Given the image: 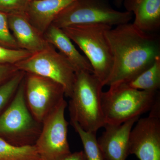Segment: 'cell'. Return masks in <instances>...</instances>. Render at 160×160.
<instances>
[{
	"label": "cell",
	"mask_w": 160,
	"mask_h": 160,
	"mask_svg": "<svg viewBox=\"0 0 160 160\" xmlns=\"http://www.w3.org/2000/svg\"><path fill=\"white\" fill-rule=\"evenodd\" d=\"M112 66L106 86L129 82L149 68L160 56L158 37L144 32L132 23L122 24L107 32Z\"/></svg>",
	"instance_id": "cell-1"
},
{
	"label": "cell",
	"mask_w": 160,
	"mask_h": 160,
	"mask_svg": "<svg viewBox=\"0 0 160 160\" xmlns=\"http://www.w3.org/2000/svg\"><path fill=\"white\" fill-rule=\"evenodd\" d=\"M103 87L93 73L76 72L69 103L70 122H76L85 131L94 133L104 127L102 106Z\"/></svg>",
	"instance_id": "cell-2"
},
{
	"label": "cell",
	"mask_w": 160,
	"mask_h": 160,
	"mask_svg": "<svg viewBox=\"0 0 160 160\" xmlns=\"http://www.w3.org/2000/svg\"><path fill=\"white\" fill-rule=\"evenodd\" d=\"M112 27L100 24L68 26L62 29L81 49L90 63L93 74L103 86L110 75L112 56L107 32Z\"/></svg>",
	"instance_id": "cell-3"
},
{
	"label": "cell",
	"mask_w": 160,
	"mask_h": 160,
	"mask_svg": "<svg viewBox=\"0 0 160 160\" xmlns=\"http://www.w3.org/2000/svg\"><path fill=\"white\" fill-rule=\"evenodd\" d=\"M109 87L102 95L105 124L121 125L140 117L150 111L158 97L157 92L137 90L123 84Z\"/></svg>",
	"instance_id": "cell-4"
},
{
	"label": "cell",
	"mask_w": 160,
	"mask_h": 160,
	"mask_svg": "<svg viewBox=\"0 0 160 160\" xmlns=\"http://www.w3.org/2000/svg\"><path fill=\"white\" fill-rule=\"evenodd\" d=\"M25 78L0 115V137L17 146L34 145L42 129V123L34 118L27 106Z\"/></svg>",
	"instance_id": "cell-5"
},
{
	"label": "cell",
	"mask_w": 160,
	"mask_h": 160,
	"mask_svg": "<svg viewBox=\"0 0 160 160\" xmlns=\"http://www.w3.org/2000/svg\"><path fill=\"white\" fill-rule=\"evenodd\" d=\"M132 16L129 12L113 9L110 0H76L58 16L52 25L61 29L87 24L112 27L129 23Z\"/></svg>",
	"instance_id": "cell-6"
},
{
	"label": "cell",
	"mask_w": 160,
	"mask_h": 160,
	"mask_svg": "<svg viewBox=\"0 0 160 160\" xmlns=\"http://www.w3.org/2000/svg\"><path fill=\"white\" fill-rule=\"evenodd\" d=\"M19 71L49 78L62 86L65 96L70 98L75 78V71L66 58L48 44L42 51L15 64Z\"/></svg>",
	"instance_id": "cell-7"
},
{
	"label": "cell",
	"mask_w": 160,
	"mask_h": 160,
	"mask_svg": "<svg viewBox=\"0 0 160 160\" xmlns=\"http://www.w3.org/2000/svg\"><path fill=\"white\" fill-rule=\"evenodd\" d=\"M67 106L62 100L42 123L34 144L41 160H63L71 153L67 138L69 123L65 115Z\"/></svg>",
	"instance_id": "cell-8"
},
{
	"label": "cell",
	"mask_w": 160,
	"mask_h": 160,
	"mask_svg": "<svg viewBox=\"0 0 160 160\" xmlns=\"http://www.w3.org/2000/svg\"><path fill=\"white\" fill-rule=\"evenodd\" d=\"M25 97L27 106L33 117L42 123L65 96L62 86L41 76L26 73Z\"/></svg>",
	"instance_id": "cell-9"
},
{
	"label": "cell",
	"mask_w": 160,
	"mask_h": 160,
	"mask_svg": "<svg viewBox=\"0 0 160 160\" xmlns=\"http://www.w3.org/2000/svg\"><path fill=\"white\" fill-rule=\"evenodd\" d=\"M129 139V154L139 160H160V100L157 99L148 117L139 118Z\"/></svg>",
	"instance_id": "cell-10"
},
{
	"label": "cell",
	"mask_w": 160,
	"mask_h": 160,
	"mask_svg": "<svg viewBox=\"0 0 160 160\" xmlns=\"http://www.w3.org/2000/svg\"><path fill=\"white\" fill-rule=\"evenodd\" d=\"M140 117L118 125L105 124V130L97 139L104 160H126L129 154V139L132 127Z\"/></svg>",
	"instance_id": "cell-11"
},
{
	"label": "cell",
	"mask_w": 160,
	"mask_h": 160,
	"mask_svg": "<svg viewBox=\"0 0 160 160\" xmlns=\"http://www.w3.org/2000/svg\"><path fill=\"white\" fill-rule=\"evenodd\" d=\"M7 15L9 29L12 32L20 49L33 54L48 46L49 43L32 25L25 13Z\"/></svg>",
	"instance_id": "cell-12"
},
{
	"label": "cell",
	"mask_w": 160,
	"mask_h": 160,
	"mask_svg": "<svg viewBox=\"0 0 160 160\" xmlns=\"http://www.w3.org/2000/svg\"><path fill=\"white\" fill-rule=\"evenodd\" d=\"M76 0H30L25 12L32 25L44 34L58 15Z\"/></svg>",
	"instance_id": "cell-13"
},
{
	"label": "cell",
	"mask_w": 160,
	"mask_h": 160,
	"mask_svg": "<svg viewBox=\"0 0 160 160\" xmlns=\"http://www.w3.org/2000/svg\"><path fill=\"white\" fill-rule=\"evenodd\" d=\"M43 37L47 42L57 49L69 61L75 72H86L93 73V69L89 61L78 51L62 29L51 25Z\"/></svg>",
	"instance_id": "cell-14"
},
{
	"label": "cell",
	"mask_w": 160,
	"mask_h": 160,
	"mask_svg": "<svg viewBox=\"0 0 160 160\" xmlns=\"http://www.w3.org/2000/svg\"><path fill=\"white\" fill-rule=\"evenodd\" d=\"M126 11L134 15L137 29L153 33L160 28V0H123Z\"/></svg>",
	"instance_id": "cell-15"
},
{
	"label": "cell",
	"mask_w": 160,
	"mask_h": 160,
	"mask_svg": "<svg viewBox=\"0 0 160 160\" xmlns=\"http://www.w3.org/2000/svg\"><path fill=\"white\" fill-rule=\"evenodd\" d=\"M122 84L137 90L157 92L160 87V56L156 58L150 67Z\"/></svg>",
	"instance_id": "cell-16"
},
{
	"label": "cell",
	"mask_w": 160,
	"mask_h": 160,
	"mask_svg": "<svg viewBox=\"0 0 160 160\" xmlns=\"http://www.w3.org/2000/svg\"><path fill=\"white\" fill-rule=\"evenodd\" d=\"M0 160H41L34 145L17 146L0 137Z\"/></svg>",
	"instance_id": "cell-17"
},
{
	"label": "cell",
	"mask_w": 160,
	"mask_h": 160,
	"mask_svg": "<svg viewBox=\"0 0 160 160\" xmlns=\"http://www.w3.org/2000/svg\"><path fill=\"white\" fill-rule=\"evenodd\" d=\"M71 124L82 141L86 160H104L96 133L85 131L76 122H71Z\"/></svg>",
	"instance_id": "cell-18"
},
{
	"label": "cell",
	"mask_w": 160,
	"mask_h": 160,
	"mask_svg": "<svg viewBox=\"0 0 160 160\" xmlns=\"http://www.w3.org/2000/svg\"><path fill=\"white\" fill-rule=\"evenodd\" d=\"M25 75L26 72L18 71L12 77L0 86V112L11 102Z\"/></svg>",
	"instance_id": "cell-19"
},
{
	"label": "cell",
	"mask_w": 160,
	"mask_h": 160,
	"mask_svg": "<svg viewBox=\"0 0 160 160\" xmlns=\"http://www.w3.org/2000/svg\"><path fill=\"white\" fill-rule=\"evenodd\" d=\"M32 54L25 49H10L0 46V65H14Z\"/></svg>",
	"instance_id": "cell-20"
},
{
	"label": "cell",
	"mask_w": 160,
	"mask_h": 160,
	"mask_svg": "<svg viewBox=\"0 0 160 160\" xmlns=\"http://www.w3.org/2000/svg\"><path fill=\"white\" fill-rule=\"evenodd\" d=\"M0 46L12 49H19L17 43L9 29L8 15L0 11Z\"/></svg>",
	"instance_id": "cell-21"
},
{
	"label": "cell",
	"mask_w": 160,
	"mask_h": 160,
	"mask_svg": "<svg viewBox=\"0 0 160 160\" xmlns=\"http://www.w3.org/2000/svg\"><path fill=\"white\" fill-rule=\"evenodd\" d=\"M30 0H0V11L7 14L25 13Z\"/></svg>",
	"instance_id": "cell-22"
},
{
	"label": "cell",
	"mask_w": 160,
	"mask_h": 160,
	"mask_svg": "<svg viewBox=\"0 0 160 160\" xmlns=\"http://www.w3.org/2000/svg\"><path fill=\"white\" fill-rule=\"evenodd\" d=\"M18 71L14 65H0V86L12 77Z\"/></svg>",
	"instance_id": "cell-23"
},
{
	"label": "cell",
	"mask_w": 160,
	"mask_h": 160,
	"mask_svg": "<svg viewBox=\"0 0 160 160\" xmlns=\"http://www.w3.org/2000/svg\"><path fill=\"white\" fill-rule=\"evenodd\" d=\"M63 160H86L84 152H75L70 153Z\"/></svg>",
	"instance_id": "cell-24"
},
{
	"label": "cell",
	"mask_w": 160,
	"mask_h": 160,
	"mask_svg": "<svg viewBox=\"0 0 160 160\" xmlns=\"http://www.w3.org/2000/svg\"><path fill=\"white\" fill-rule=\"evenodd\" d=\"M123 0H114V5L118 8H120L123 4Z\"/></svg>",
	"instance_id": "cell-25"
}]
</instances>
